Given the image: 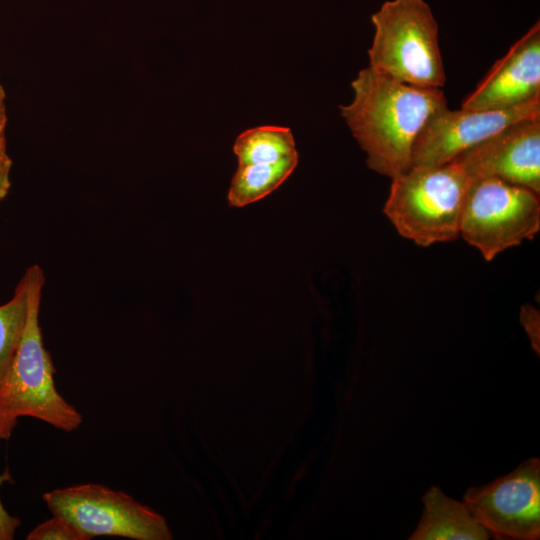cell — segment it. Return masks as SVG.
<instances>
[{"instance_id":"7a4b0ae2","label":"cell","mask_w":540,"mask_h":540,"mask_svg":"<svg viewBox=\"0 0 540 540\" xmlns=\"http://www.w3.org/2000/svg\"><path fill=\"white\" fill-rule=\"evenodd\" d=\"M28 315L12 364L0 384V440H8L22 416L44 421L65 432L82 423L81 413L55 387V368L39 324L44 272L37 264L25 271Z\"/></svg>"},{"instance_id":"9c48e42d","label":"cell","mask_w":540,"mask_h":540,"mask_svg":"<svg viewBox=\"0 0 540 540\" xmlns=\"http://www.w3.org/2000/svg\"><path fill=\"white\" fill-rule=\"evenodd\" d=\"M452 161L471 180L497 178L540 194V117L511 124Z\"/></svg>"},{"instance_id":"4fadbf2b","label":"cell","mask_w":540,"mask_h":540,"mask_svg":"<svg viewBox=\"0 0 540 540\" xmlns=\"http://www.w3.org/2000/svg\"><path fill=\"white\" fill-rule=\"evenodd\" d=\"M233 152L238 165L270 164L298 154L291 129L277 125L243 131L235 139Z\"/></svg>"},{"instance_id":"5bb4252c","label":"cell","mask_w":540,"mask_h":540,"mask_svg":"<svg viewBox=\"0 0 540 540\" xmlns=\"http://www.w3.org/2000/svg\"><path fill=\"white\" fill-rule=\"evenodd\" d=\"M28 315V281L25 276L14 296L0 305V384L4 380L21 341Z\"/></svg>"},{"instance_id":"ba28073f","label":"cell","mask_w":540,"mask_h":540,"mask_svg":"<svg viewBox=\"0 0 540 540\" xmlns=\"http://www.w3.org/2000/svg\"><path fill=\"white\" fill-rule=\"evenodd\" d=\"M535 117H540V97L496 110H451L446 106L433 113L421 129L413 146L411 167L451 162L505 127Z\"/></svg>"},{"instance_id":"d6986e66","label":"cell","mask_w":540,"mask_h":540,"mask_svg":"<svg viewBox=\"0 0 540 540\" xmlns=\"http://www.w3.org/2000/svg\"><path fill=\"white\" fill-rule=\"evenodd\" d=\"M5 99V91L0 82V123L2 124H6L7 122Z\"/></svg>"},{"instance_id":"2e32d148","label":"cell","mask_w":540,"mask_h":540,"mask_svg":"<svg viewBox=\"0 0 540 540\" xmlns=\"http://www.w3.org/2000/svg\"><path fill=\"white\" fill-rule=\"evenodd\" d=\"M520 322L529 336L533 349L540 351V314L539 310L530 304H525L520 310Z\"/></svg>"},{"instance_id":"7c38bea8","label":"cell","mask_w":540,"mask_h":540,"mask_svg":"<svg viewBox=\"0 0 540 540\" xmlns=\"http://www.w3.org/2000/svg\"><path fill=\"white\" fill-rule=\"evenodd\" d=\"M298 154L270 164L238 165L228 190L231 207L254 203L275 191L295 170Z\"/></svg>"},{"instance_id":"52a82bcc","label":"cell","mask_w":540,"mask_h":540,"mask_svg":"<svg viewBox=\"0 0 540 540\" xmlns=\"http://www.w3.org/2000/svg\"><path fill=\"white\" fill-rule=\"evenodd\" d=\"M494 539L540 538V461L530 458L507 475L469 488L463 496Z\"/></svg>"},{"instance_id":"6da1fadb","label":"cell","mask_w":540,"mask_h":540,"mask_svg":"<svg viewBox=\"0 0 540 540\" xmlns=\"http://www.w3.org/2000/svg\"><path fill=\"white\" fill-rule=\"evenodd\" d=\"M354 97L341 116L366 153L369 169L389 177L411 168L414 143L429 117L448 106L442 89L412 86L371 67L351 82Z\"/></svg>"},{"instance_id":"8fae6325","label":"cell","mask_w":540,"mask_h":540,"mask_svg":"<svg viewBox=\"0 0 540 540\" xmlns=\"http://www.w3.org/2000/svg\"><path fill=\"white\" fill-rule=\"evenodd\" d=\"M423 513L411 540H486L490 533L464 502L432 486L423 497Z\"/></svg>"},{"instance_id":"8992f818","label":"cell","mask_w":540,"mask_h":540,"mask_svg":"<svg viewBox=\"0 0 540 540\" xmlns=\"http://www.w3.org/2000/svg\"><path fill=\"white\" fill-rule=\"evenodd\" d=\"M53 515L72 523L87 539L116 536L135 540L171 538L163 517L123 491L87 483L46 492Z\"/></svg>"},{"instance_id":"5b68a950","label":"cell","mask_w":540,"mask_h":540,"mask_svg":"<svg viewBox=\"0 0 540 540\" xmlns=\"http://www.w3.org/2000/svg\"><path fill=\"white\" fill-rule=\"evenodd\" d=\"M533 190L497 178L471 180L460 234L491 261L504 250L533 239L540 230V199Z\"/></svg>"},{"instance_id":"ac0fdd59","label":"cell","mask_w":540,"mask_h":540,"mask_svg":"<svg viewBox=\"0 0 540 540\" xmlns=\"http://www.w3.org/2000/svg\"><path fill=\"white\" fill-rule=\"evenodd\" d=\"M12 160L6 150H0V201H2L10 189V171Z\"/></svg>"},{"instance_id":"ffe728a7","label":"cell","mask_w":540,"mask_h":540,"mask_svg":"<svg viewBox=\"0 0 540 540\" xmlns=\"http://www.w3.org/2000/svg\"><path fill=\"white\" fill-rule=\"evenodd\" d=\"M5 127L6 124L0 123V150H6Z\"/></svg>"},{"instance_id":"e0dca14e","label":"cell","mask_w":540,"mask_h":540,"mask_svg":"<svg viewBox=\"0 0 540 540\" xmlns=\"http://www.w3.org/2000/svg\"><path fill=\"white\" fill-rule=\"evenodd\" d=\"M10 480L11 476L7 471L0 474V486ZM20 524V519L10 515L7 512L0 498V540L13 539Z\"/></svg>"},{"instance_id":"277c9868","label":"cell","mask_w":540,"mask_h":540,"mask_svg":"<svg viewBox=\"0 0 540 540\" xmlns=\"http://www.w3.org/2000/svg\"><path fill=\"white\" fill-rule=\"evenodd\" d=\"M369 67L405 84L441 89L446 73L438 24L423 0H391L371 16Z\"/></svg>"},{"instance_id":"3957f363","label":"cell","mask_w":540,"mask_h":540,"mask_svg":"<svg viewBox=\"0 0 540 540\" xmlns=\"http://www.w3.org/2000/svg\"><path fill=\"white\" fill-rule=\"evenodd\" d=\"M391 180L384 213L400 235L424 247L459 237L471 179L458 163L412 166Z\"/></svg>"},{"instance_id":"30bf717a","label":"cell","mask_w":540,"mask_h":540,"mask_svg":"<svg viewBox=\"0 0 540 540\" xmlns=\"http://www.w3.org/2000/svg\"><path fill=\"white\" fill-rule=\"evenodd\" d=\"M540 97V25L534 24L500 58L461 108L496 110L515 107Z\"/></svg>"},{"instance_id":"9a60e30c","label":"cell","mask_w":540,"mask_h":540,"mask_svg":"<svg viewBox=\"0 0 540 540\" xmlns=\"http://www.w3.org/2000/svg\"><path fill=\"white\" fill-rule=\"evenodd\" d=\"M28 540H88L72 523L62 516L53 515L37 525L26 537Z\"/></svg>"}]
</instances>
